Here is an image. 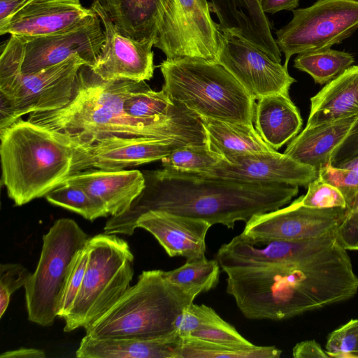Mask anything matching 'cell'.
Instances as JSON below:
<instances>
[{
	"mask_svg": "<svg viewBox=\"0 0 358 358\" xmlns=\"http://www.w3.org/2000/svg\"><path fill=\"white\" fill-rule=\"evenodd\" d=\"M143 174L144 190L128 211L108 219L105 233L131 236L138 219L149 210L200 218L233 229L236 222L246 223L280 208L299 192L297 185L244 182L163 168Z\"/></svg>",
	"mask_w": 358,
	"mask_h": 358,
	"instance_id": "obj_1",
	"label": "cell"
},
{
	"mask_svg": "<svg viewBox=\"0 0 358 358\" xmlns=\"http://www.w3.org/2000/svg\"><path fill=\"white\" fill-rule=\"evenodd\" d=\"M224 271L227 292L250 320L288 319L348 300L358 291L350 258L337 243L298 262Z\"/></svg>",
	"mask_w": 358,
	"mask_h": 358,
	"instance_id": "obj_2",
	"label": "cell"
},
{
	"mask_svg": "<svg viewBox=\"0 0 358 358\" xmlns=\"http://www.w3.org/2000/svg\"><path fill=\"white\" fill-rule=\"evenodd\" d=\"M148 85L145 81L106 80L83 65L67 105L31 113L27 120L66 134L73 143H90L110 135L169 138L184 145L207 143L200 118L176 103V109L167 115L137 118L127 113L126 99Z\"/></svg>",
	"mask_w": 358,
	"mask_h": 358,
	"instance_id": "obj_3",
	"label": "cell"
},
{
	"mask_svg": "<svg viewBox=\"0 0 358 358\" xmlns=\"http://www.w3.org/2000/svg\"><path fill=\"white\" fill-rule=\"evenodd\" d=\"M1 182L15 205L45 196L76 172L67 135L19 119L0 131Z\"/></svg>",
	"mask_w": 358,
	"mask_h": 358,
	"instance_id": "obj_4",
	"label": "cell"
},
{
	"mask_svg": "<svg viewBox=\"0 0 358 358\" xmlns=\"http://www.w3.org/2000/svg\"><path fill=\"white\" fill-rule=\"evenodd\" d=\"M199 294L166 279L164 271H143L137 282L85 328L99 339L153 340L176 331V317Z\"/></svg>",
	"mask_w": 358,
	"mask_h": 358,
	"instance_id": "obj_5",
	"label": "cell"
},
{
	"mask_svg": "<svg viewBox=\"0 0 358 358\" xmlns=\"http://www.w3.org/2000/svg\"><path fill=\"white\" fill-rule=\"evenodd\" d=\"M162 90L198 117L252 124L255 99L222 64L203 59L164 60Z\"/></svg>",
	"mask_w": 358,
	"mask_h": 358,
	"instance_id": "obj_6",
	"label": "cell"
},
{
	"mask_svg": "<svg viewBox=\"0 0 358 358\" xmlns=\"http://www.w3.org/2000/svg\"><path fill=\"white\" fill-rule=\"evenodd\" d=\"M22 36L11 35L0 56V131L22 115L59 109L71 101L80 69L87 63L79 56L43 69L21 71L24 52Z\"/></svg>",
	"mask_w": 358,
	"mask_h": 358,
	"instance_id": "obj_7",
	"label": "cell"
},
{
	"mask_svg": "<svg viewBox=\"0 0 358 358\" xmlns=\"http://www.w3.org/2000/svg\"><path fill=\"white\" fill-rule=\"evenodd\" d=\"M89 258L81 288L66 315L65 332L87 328L106 313L130 287L134 257L127 241L114 234L88 241Z\"/></svg>",
	"mask_w": 358,
	"mask_h": 358,
	"instance_id": "obj_8",
	"label": "cell"
},
{
	"mask_svg": "<svg viewBox=\"0 0 358 358\" xmlns=\"http://www.w3.org/2000/svg\"><path fill=\"white\" fill-rule=\"evenodd\" d=\"M90 238L70 218L57 220L43 235L37 266L24 287L30 322L43 327L54 323L73 262Z\"/></svg>",
	"mask_w": 358,
	"mask_h": 358,
	"instance_id": "obj_9",
	"label": "cell"
},
{
	"mask_svg": "<svg viewBox=\"0 0 358 358\" xmlns=\"http://www.w3.org/2000/svg\"><path fill=\"white\" fill-rule=\"evenodd\" d=\"M292 13L290 22L275 32L287 68L294 55L330 48L358 29V0H317Z\"/></svg>",
	"mask_w": 358,
	"mask_h": 358,
	"instance_id": "obj_10",
	"label": "cell"
},
{
	"mask_svg": "<svg viewBox=\"0 0 358 358\" xmlns=\"http://www.w3.org/2000/svg\"><path fill=\"white\" fill-rule=\"evenodd\" d=\"M208 0H171L159 22L154 46L166 59L217 62L218 23Z\"/></svg>",
	"mask_w": 358,
	"mask_h": 358,
	"instance_id": "obj_11",
	"label": "cell"
},
{
	"mask_svg": "<svg viewBox=\"0 0 358 358\" xmlns=\"http://www.w3.org/2000/svg\"><path fill=\"white\" fill-rule=\"evenodd\" d=\"M217 62L229 71L255 99L272 94L289 95L296 82L287 68L240 34L218 24Z\"/></svg>",
	"mask_w": 358,
	"mask_h": 358,
	"instance_id": "obj_12",
	"label": "cell"
},
{
	"mask_svg": "<svg viewBox=\"0 0 358 358\" xmlns=\"http://www.w3.org/2000/svg\"><path fill=\"white\" fill-rule=\"evenodd\" d=\"M302 196L289 206L254 216L241 233L255 240L299 241L334 231L348 208H312L301 203Z\"/></svg>",
	"mask_w": 358,
	"mask_h": 358,
	"instance_id": "obj_13",
	"label": "cell"
},
{
	"mask_svg": "<svg viewBox=\"0 0 358 358\" xmlns=\"http://www.w3.org/2000/svg\"><path fill=\"white\" fill-rule=\"evenodd\" d=\"M71 143L76 153V172L124 169L162 160L174 149L187 146L169 138L117 135L90 143Z\"/></svg>",
	"mask_w": 358,
	"mask_h": 358,
	"instance_id": "obj_14",
	"label": "cell"
},
{
	"mask_svg": "<svg viewBox=\"0 0 358 358\" xmlns=\"http://www.w3.org/2000/svg\"><path fill=\"white\" fill-rule=\"evenodd\" d=\"M334 230L322 236L299 241L255 240L242 234L223 244L215 259L223 271L298 262L336 244Z\"/></svg>",
	"mask_w": 358,
	"mask_h": 358,
	"instance_id": "obj_15",
	"label": "cell"
},
{
	"mask_svg": "<svg viewBox=\"0 0 358 358\" xmlns=\"http://www.w3.org/2000/svg\"><path fill=\"white\" fill-rule=\"evenodd\" d=\"M97 14L83 24L62 33L22 36L24 52L21 71L31 73L78 55L87 66L97 61L105 41L104 29Z\"/></svg>",
	"mask_w": 358,
	"mask_h": 358,
	"instance_id": "obj_16",
	"label": "cell"
},
{
	"mask_svg": "<svg viewBox=\"0 0 358 358\" xmlns=\"http://www.w3.org/2000/svg\"><path fill=\"white\" fill-rule=\"evenodd\" d=\"M91 8L103 25L105 41L92 70L106 80H128L136 82L150 80L154 73L153 41H138L122 34L99 0Z\"/></svg>",
	"mask_w": 358,
	"mask_h": 358,
	"instance_id": "obj_17",
	"label": "cell"
},
{
	"mask_svg": "<svg viewBox=\"0 0 358 358\" xmlns=\"http://www.w3.org/2000/svg\"><path fill=\"white\" fill-rule=\"evenodd\" d=\"M199 175L258 184L308 185L318 177L313 167L301 164L273 150L234 156L221 161Z\"/></svg>",
	"mask_w": 358,
	"mask_h": 358,
	"instance_id": "obj_18",
	"label": "cell"
},
{
	"mask_svg": "<svg viewBox=\"0 0 358 358\" xmlns=\"http://www.w3.org/2000/svg\"><path fill=\"white\" fill-rule=\"evenodd\" d=\"M96 13L80 0H31L0 23V34L20 36L52 35L75 29Z\"/></svg>",
	"mask_w": 358,
	"mask_h": 358,
	"instance_id": "obj_19",
	"label": "cell"
},
{
	"mask_svg": "<svg viewBox=\"0 0 358 358\" xmlns=\"http://www.w3.org/2000/svg\"><path fill=\"white\" fill-rule=\"evenodd\" d=\"M211 226L203 219L161 210L143 213L136 224L149 231L170 257L187 261L206 257V236Z\"/></svg>",
	"mask_w": 358,
	"mask_h": 358,
	"instance_id": "obj_20",
	"label": "cell"
},
{
	"mask_svg": "<svg viewBox=\"0 0 358 358\" xmlns=\"http://www.w3.org/2000/svg\"><path fill=\"white\" fill-rule=\"evenodd\" d=\"M65 181L85 189L102 203L111 217L128 211L145 187L143 173L136 169H90L73 173Z\"/></svg>",
	"mask_w": 358,
	"mask_h": 358,
	"instance_id": "obj_21",
	"label": "cell"
},
{
	"mask_svg": "<svg viewBox=\"0 0 358 358\" xmlns=\"http://www.w3.org/2000/svg\"><path fill=\"white\" fill-rule=\"evenodd\" d=\"M209 3L220 27L240 34L273 61L280 63L281 52L260 0H210Z\"/></svg>",
	"mask_w": 358,
	"mask_h": 358,
	"instance_id": "obj_22",
	"label": "cell"
},
{
	"mask_svg": "<svg viewBox=\"0 0 358 358\" xmlns=\"http://www.w3.org/2000/svg\"><path fill=\"white\" fill-rule=\"evenodd\" d=\"M358 115V65L350 66L310 98L306 128Z\"/></svg>",
	"mask_w": 358,
	"mask_h": 358,
	"instance_id": "obj_23",
	"label": "cell"
},
{
	"mask_svg": "<svg viewBox=\"0 0 358 358\" xmlns=\"http://www.w3.org/2000/svg\"><path fill=\"white\" fill-rule=\"evenodd\" d=\"M182 338L176 331L153 340L99 339L85 335L78 358H179Z\"/></svg>",
	"mask_w": 358,
	"mask_h": 358,
	"instance_id": "obj_24",
	"label": "cell"
},
{
	"mask_svg": "<svg viewBox=\"0 0 358 358\" xmlns=\"http://www.w3.org/2000/svg\"><path fill=\"white\" fill-rule=\"evenodd\" d=\"M358 120V115L334 122L306 128L296 136L284 154L295 161L319 169L331 162L333 152Z\"/></svg>",
	"mask_w": 358,
	"mask_h": 358,
	"instance_id": "obj_25",
	"label": "cell"
},
{
	"mask_svg": "<svg viewBox=\"0 0 358 358\" xmlns=\"http://www.w3.org/2000/svg\"><path fill=\"white\" fill-rule=\"evenodd\" d=\"M254 121L260 136L275 150L294 138L303 124L299 109L289 96L280 93L258 99Z\"/></svg>",
	"mask_w": 358,
	"mask_h": 358,
	"instance_id": "obj_26",
	"label": "cell"
},
{
	"mask_svg": "<svg viewBox=\"0 0 358 358\" xmlns=\"http://www.w3.org/2000/svg\"><path fill=\"white\" fill-rule=\"evenodd\" d=\"M171 0H103V7L123 35L155 43L162 17Z\"/></svg>",
	"mask_w": 358,
	"mask_h": 358,
	"instance_id": "obj_27",
	"label": "cell"
},
{
	"mask_svg": "<svg viewBox=\"0 0 358 358\" xmlns=\"http://www.w3.org/2000/svg\"><path fill=\"white\" fill-rule=\"evenodd\" d=\"M199 118L209 148L223 159L274 150L262 139L252 124Z\"/></svg>",
	"mask_w": 358,
	"mask_h": 358,
	"instance_id": "obj_28",
	"label": "cell"
},
{
	"mask_svg": "<svg viewBox=\"0 0 358 358\" xmlns=\"http://www.w3.org/2000/svg\"><path fill=\"white\" fill-rule=\"evenodd\" d=\"M281 353L274 346L223 344L187 336L182 338L179 358H278Z\"/></svg>",
	"mask_w": 358,
	"mask_h": 358,
	"instance_id": "obj_29",
	"label": "cell"
},
{
	"mask_svg": "<svg viewBox=\"0 0 358 358\" xmlns=\"http://www.w3.org/2000/svg\"><path fill=\"white\" fill-rule=\"evenodd\" d=\"M355 62L348 52L331 48L299 54L294 68L308 73L315 83L324 85L342 73Z\"/></svg>",
	"mask_w": 358,
	"mask_h": 358,
	"instance_id": "obj_30",
	"label": "cell"
},
{
	"mask_svg": "<svg viewBox=\"0 0 358 358\" xmlns=\"http://www.w3.org/2000/svg\"><path fill=\"white\" fill-rule=\"evenodd\" d=\"M220 266L215 259L206 257L186 261L182 266L169 271L164 275L170 282L198 294L215 287L219 282Z\"/></svg>",
	"mask_w": 358,
	"mask_h": 358,
	"instance_id": "obj_31",
	"label": "cell"
},
{
	"mask_svg": "<svg viewBox=\"0 0 358 358\" xmlns=\"http://www.w3.org/2000/svg\"><path fill=\"white\" fill-rule=\"evenodd\" d=\"M45 197L49 203L79 214L90 221L109 215L102 203L85 189L66 181Z\"/></svg>",
	"mask_w": 358,
	"mask_h": 358,
	"instance_id": "obj_32",
	"label": "cell"
},
{
	"mask_svg": "<svg viewBox=\"0 0 358 358\" xmlns=\"http://www.w3.org/2000/svg\"><path fill=\"white\" fill-rule=\"evenodd\" d=\"M223 159L213 152L208 143L190 145L174 149L161 161L163 169L183 173L207 171Z\"/></svg>",
	"mask_w": 358,
	"mask_h": 358,
	"instance_id": "obj_33",
	"label": "cell"
},
{
	"mask_svg": "<svg viewBox=\"0 0 358 358\" xmlns=\"http://www.w3.org/2000/svg\"><path fill=\"white\" fill-rule=\"evenodd\" d=\"M177 107L162 90L157 92L149 85L132 92L124 103L126 113L137 118L167 115Z\"/></svg>",
	"mask_w": 358,
	"mask_h": 358,
	"instance_id": "obj_34",
	"label": "cell"
},
{
	"mask_svg": "<svg viewBox=\"0 0 358 358\" xmlns=\"http://www.w3.org/2000/svg\"><path fill=\"white\" fill-rule=\"evenodd\" d=\"M318 177L338 188L349 206L358 194V157L337 167L329 164L319 169Z\"/></svg>",
	"mask_w": 358,
	"mask_h": 358,
	"instance_id": "obj_35",
	"label": "cell"
},
{
	"mask_svg": "<svg viewBox=\"0 0 358 358\" xmlns=\"http://www.w3.org/2000/svg\"><path fill=\"white\" fill-rule=\"evenodd\" d=\"M224 320L210 307L194 303L186 306L176 317L174 326L181 338L189 336L197 330L211 327Z\"/></svg>",
	"mask_w": 358,
	"mask_h": 358,
	"instance_id": "obj_36",
	"label": "cell"
},
{
	"mask_svg": "<svg viewBox=\"0 0 358 358\" xmlns=\"http://www.w3.org/2000/svg\"><path fill=\"white\" fill-rule=\"evenodd\" d=\"M329 357L358 358V319H353L332 331L327 339Z\"/></svg>",
	"mask_w": 358,
	"mask_h": 358,
	"instance_id": "obj_37",
	"label": "cell"
},
{
	"mask_svg": "<svg viewBox=\"0 0 358 358\" xmlns=\"http://www.w3.org/2000/svg\"><path fill=\"white\" fill-rule=\"evenodd\" d=\"M87 243L76 255L64 287L58 309V316L63 319L71 309L83 284L89 258Z\"/></svg>",
	"mask_w": 358,
	"mask_h": 358,
	"instance_id": "obj_38",
	"label": "cell"
},
{
	"mask_svg": "<svg viewBox=\"0 0 358 358\" xmlns=\"http://www.w3.org/2000/svg\"><path fill=\"white\" fill-rule=\"evenodd\" d=\"M308 191L302 195L303 206L312 208H348V203L336 187L317 177L308 185Z\"/></svg>",
	"mask_w": 358,
	"mask_h": 358,
	"instance_id": "obj_39",
	"label": "cell"
},
{
	"mask_svg": "<svg viewBox=\"0 0 358 358\" xmlns=\"http://www.w3.org/2000/svg\"><path fill=\"white\" fill-rule=\"evenodd\" d=\"M31 273L17 263L0 265V318L6 313L13 293L24 287Z\"/></svg>",
	"mask_w": 358,
	"mask_h": 358,
	"instance_id": "obj_40",
	"label": "cell"
},
{
	"mask_svg": "<svg viewBox=\"0 0 358 358\" xmlns=\"http://www.w3.org/2000/svg\"><path fill=\"white\" fill-rule=\"evenodd\" d=\"M189 336L223 344L252 345L250 341L239 334L233 325H231L226 321L194 331Z\"/></svg>",
	"mask_w": 358,
	"mask_h": 358,
	"instance_id": "obj_41",
	"label": "cell"
},
{
	"mask_svg": "<svg viewBox=\"0 0 358 358\" xmlns=\"http://www.w3.org/2000/svg\"><path fill=\"white\" fill-rule=\"evenodd\" d=\"M336 243L345 250H358V208L348 207V211L334 229Z\"/></svg>",
	"mask_w": 358,
	"mask_h": 358,
	"instance_id": "obj_42",
	"label": "cell"
},
{
	"mask_svg": "<svg viewBox=\"0 0 358 358\" xmlns=\"http://www.w3.org/2000/svg\"><path fill=\"white\" fill-rule=\"evenodd\" d=\"M358 157V120L333 152L330 164L337 167Z\"/></svg>",
	"mask_w": 358,
	"mask_h": 358,
	"instance_id": "obj_43",
	"label": "cell"
},
{
	"mask_svg": "<svg viewBox=\"0 0 358 358\" xmlns=\"http://www.w3.org/2000/svg\"><path fill=\"white\" fill-rule=\"evenodd\" d=\"M292 355L295 358L329 357L315 341H305L297 343L293 348Z\"/></svg>",
	"mask_w": 358,
	"mask_h": 358,
	"instance_id": "obj_44",
	"label": "cell"
},
{
	"mask_svg": "<svg viewBox=\"0 0 358 358\" xmlns=\"http://www.w3.org/2000/svg\"><path fill=\"white\" fill-rule=\"evenodd\" d=\"M299 0H260L264 13L274 14L281 10H293L299 6Z\"/></svg>",
	"mask_w": 358,
	"mask_h": 358,
	"instance_id": "obj_45",
	"label": "cell"
},
{
	"mask_svg": "<svg viewBox=\"0 0 358 358\" xmlns=\"http://www.w3.org/2000/svg\"><path fill=\"white\" fill-rule=\"evenodd\" d=\"M31 0H0V23L6 20Z\"/></svg>",
	"mask_w": 358,
	"mask_h": 358,
	"instance_id": "obj_46",
	"label": "cell"
},
{
	"mask_svg": "<svg viewBox=\"0 0 358 358\" xmlns=\"http://www.w3.org/2000/svg\"><path fill=\"white\" fill-rule=\"evenodd\" d=\"M45 357L44 350L32 348H20L4 352L0 355L1 358H44Z\"/></svg>",
	"mask_w": 358,
	"mask_h": 358,
	"instance_id": "obj_47",
	"label": "cell"
},
{
	"mask_svg": "<svg viewBox=\"0 0 358 358\" xmlns=\"http://www.w3.org/2000/svg\"><path fill=\"white\" fill-rule=\"evenodd\" d=\"M348 207H355L358 208V194L355 196L352 202L349 205Z\"/></svg>",
	"mask_w": 358,
	"mask_h": 358,
	"instance_id": "obj_48",
	"label": "cell"
},
{
	"mask_svg": "<svg viewBox=\"0 0 358 358\" xmlns=\"http://www.w3.org/2000/svg\"><path fill=\"white\" fill-rule=\"evenodd\" d=\"M99 1H103V0H99Z\"/></svg>",
	"mask_w": 358,
	"mask_h": 358,
	"instance_id": "obj_49",
	"label": "cell"
}]
</instances>
